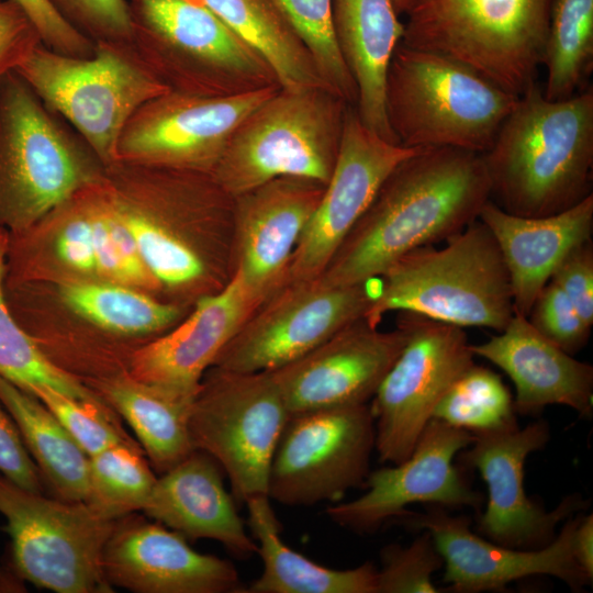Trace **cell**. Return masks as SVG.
Instances as JSON below:
<instances>
[{"instance_id": "22", "label": "cell", "mask_w": 593, "mask_h": 593, "mask_svg": "<svg viewBox=\"0 0 593 593\" xmlns=\"http://www.w3.org/2000/svg\"><path fill=\"white\" fill-rule=\"evenodd\" d=\"M325 186L286 176L234 197V273L260 305L284 284Z\"/></svg>"}, {"instance_id": "18", "label": "cell", "mask_w": 593, "mask_h": 593, "mask_svg": "<svg viewBox=\"0 0 593 593\" xmlns=\"http://www.w3.org/2000/svg\"><path fill=\"white\" fill-rule=\"evenodd\" d=\"M395 519L406 528L430 535L444 560V582L450 592L502 591L507 584L533 575L555 577L575 591L592 583L573 557V515L566 519L555 539L539 549H515L493 542L471 532L468 516L454 515L441 506L428 505L425 512L406 510Z\"/></svg>"}, {"instance_id": "3", "label": "cell", "mask_w": 593, "mask_h": 593, "mask_svg": "<svg viewBox=\"0 0 593 593\" xmlns=\"http://www.w3.org/2000/svg\"><path fill=\"white\" fill-rule=\"evenodd\" d=\"M107 174L83 137L15 70L0 78V228L34 227Z\"/></svg>"}, {"instance_id": "1", "label": "cell", "mask_w": 593, "mask_h": 593, "mask_svg": "<svg viewBox=\"0 0 593 593\" xmlns=\"http://www.w3.org/2000/svg\"><path fill=\"white\" fill-rule=\"evenodd\" d=\"M489 200L482 154L421 148L385 178L320 276L335 286L377 280L406 253L460 233Z\"/></svg>"}, {"instance_id": "45", "label": "cell", "mask_w": 593, "mask_h": 593, "mask_svg": "<svg viewBox=\"0 0 593 593\" xmlns=\"http://www.w3.org/2000/svg\"><path fill=\"white\" fill-rule=\"evenodd\" d=\"M0 474L26 490L45 493L38 468L26 449L16 424L0 402Z\"/></svg>"}, {"instance_id": "31", "label": "cell", "mask_w": 593, "mask_h": 593, "mask_svg": "<svg viewBox=\"0 0 593 593\" xmlns=\"http://www.w3.org/2000/svg\"><path fill=\"white\" fill-rule=\"evenodd\" d=\"M0 402L16 424L46 489L64 501H86L89 456L32 393L0 377Z\"/></svg>"}, {"instance_id": "7", "label": "cell", "mask_w": 593, "mask_h": 593, "mask_svg": "<svg viewBox=\"0 0 593 593\" xmlns=\"http://www.w3.org/2000/svg\"><path fill=\"white\" fill-rule=\"evenodd\" d=\"M132 48L171 91L235 96L279 86L268 63L205 5L133 0Z\"/></svg>"}, {"instance_id": "40", "label": "cell", "mask_w": 593, "mask_h": 593, "mask_svg": "<svg viewBox=\"0 0 593 593\" xmlns=\"http://www.w3.org/2000/svg\"><path fill=\"white\" fill-rule=\"evenodd\" d=\"M377 593H438L433 575L444 566L430 535L422 530L409 546L391 544L380 552Z\"/></svg>"}, {"instance_id": "35", "label": "cell", "mask_w": 593, "mask_h": 593, "mask_svg": "<svg viewBox=\"0 0 593 593\" xmlns=\"http://www.w3.org/2000/svg\"><path fill=\"white\" fill-rule=\"evenodd\" d=\"M8 233L0 228V377L26 392L48 387L76 399L102 400L79 379L54 363L12 314L4 289Z\"/></svg>"}, {"instance_id": "38", "label": "cell", "mask_w": 593, "mask_h": 593, "mask_svg": "<svg viewBox=\"0 0 593 593\" xmlns=\"http://www.w3.org/2000/svg\"><path fill=\"white\" fill-rule=\"evenodd\" d=\"M312 55L327 88L356 105L357 87L339 52L332 0H269Z\"/></svg>"}, {"instance_id": "28", "label": "cell", "mask_w": 593, "mask_h": 593, "mask_svg": "<svg viewBox=\"0 0 593 593\" xmlns=\"http://www.w3.org/2000/svg\"><path fill=\"white\" fill-rule=\"evenodd\" d=\"M336 42L357 87L356 111L362 124L400 144L385 110V79L404 24L391 0H332Z\"/></svg>"}, {"instance_id": "6", "label": "cell", "mask_w": 593, "mask_h": 593, "mask_svg": "<svg viewBox=\"0 0 593 593\" xmlns=\"http://www.w3.org/2000/svg\"><path fill=\"white\" fill-rule=\"evenodd\" d=\"M555 0H407L401 43L456 59L521 96L542 65Z\"/></svg>"}, {"instance_id": "27", "label": "cell", "mask_w": 593, "mask_h": 593, "mask_svg": "<svg viewBox=\"0 0 593 593\" xmlns=\"http://www.w3.org/2000/svg\"><path fill=\"white\" fill-rule=\"evenodd\" d=\"M479 220L492 232L508 271L514 311L528 316L553 271L577 245L592 238L593 194L548 216L523 217L489 200Z\"/></svg>"}, {"instance_id": "37", "label": "cell", "mask_w": 593, "mask_h": 593, "mask_svg": "<svg viewBox=\"0 0 593 593\" xmlns=\"http://www.w3.org/2000/svg\"><path fill=\"white\" fill-rule=\"evenodd\" d=\"M433 418L481 434L517 426L514 398L502 378L473 363L448 389Z\"/></svg>"}, {"instance_id": "48", "label": "cell", "mask_w": 593, "mask_h": 593, "mask_svg": "<svg viewBox=\"0 0 593 593\" xmlns=\"http://www.w3.org/2000/svg\"><path fill=\"white\" fill-rule=\"evenodd\" d=\"M391 1H392L393 5H394V9H395L396 13L399 15L404 14L407 0H391Z\"/></svg>"}, {"instance_id": "42", "label": "cell", "mask_w": 593, "mask_h": 593, "mask_svg": "<svg viewBox=\"0 0 593 593\" xmlns=\"http://www.w3.org/2000/svg\"><path fill=\"white\" fill-rule=\"evenodd\" d=\"M80 33L93 42L132 45L133 20L127 0H49Z\"/></svg>"}, {"instance_id": "10", "label": "cell", "mask_w": 593, "mask_h": 593, "mask_svg": "<svg viewBox=\"0 0 593 593\" xmlns=\"http://www.w3.org/2000/svg\"><path fill=\"white\" fill-rule=\"evenodd\" d=\"M0 514L12 569L22 581L56 593L114 592L102 557L118 519L100 515L85 501L26 490L2 474Z\"/></svg>"}, {"instance_id": "49", "label": "cell", "mask_w": 593, "mask_h": 593, "mask_svg": "<svg viewBox=\"0 0 593 593\" xmlns=\"http://www.w3.org/2000/svg\"><path fill=\"white\" fill-rule=\"evenodd\" d=\"M187 1H190V2H193V3H197V4L204 5L203 0H187Z\"/></svg>"}, {"instance_id": "43", "label": "cell", "mask_w": 593, "mask_h": 593, "mask_svg": "<svg viewBox=\"0 0 593 593\" xmlns=\"http://www.w3.org/2000/svg\"><path fill=\"white\" fill-rule=\"evenodd\" d=\"M40 34L42 44L68 56L90 57L94 42L75 29L49 0H13Z\"/></svg>"}, {"instance_id": "25", "label": "cell", "mask_w": 593, "mask_h": 593, "mask_svg": "<svg viewBox=\"0 0 593 593\" xmlns=\"http://www.w3.org/2000/svg\"><path fill=\"white\" fill-rule=\"evenodd\" d=\"M470 349L511 378L516 413L536 416L548 405H564L592 416L593 367L544 337L526 316L515 313L500 334Z\"/></svg>"}, {"instance_id": "8", "label": "cell", "mask_w": 593, "mask_h": 593, "mask_svg": "<svg viewBox=\"0 0 593 593\" xmlns=\"http://www.w3.org/2000/svg\"><path fill=\"white\" fill-rule=\"evenodd\" d=\"M349 105L323 87L280 88L236 127L213 178L232 197L286 176L326 184Z\"/></svg>"}, {"instance_id": "11", "label": "cell", "mask_w": 593, "mask_h": 593, "mask_svg": "<svg viewBox=\"0 0 593 593\" xmlns=\"http://www.w3.org/2000/svg\"><path fill=\"white\" fill-rule=\"evenodd\" d=\"M289 413L269 371L211 366L194 395L189 432L194 449L210 455L240 503L268 496L272 457Z\"/></svg>"}, {"instance_id": "39", "label": "cell", "mask_w": 593, "mask_h": 593, "mask_svg": "<svg viewBox=\"0 0 593 593\" xmlns=\"http://www.w3.org/2000/svg\"><path fill=\"white\" fill-rule=\"evenodd\" d=\"M29 393L45 404L89 457L134 440L123 428L120 416L103 400L76 399L48 387Z\"/></svg>"}, {"instance_id": "23", "label": "cell", "mask_w": 593, "mask_h": 593, "mask_svg": "<svg viewBox=\"0 0 593 593\" xmlns=\"http://www.w3.org/2000/svg\"><path fill=\"white\" fill-rule=\"evenodd\" d=\"M259 305L234 273L223 289L199 299L170 331L135 349L126 373L145 383L195 394L220 351Z\"/></svg>"}, {"instance_id": "34", "label": "cell", "mask_w": 593, "mask_h": 593, "mask_svg": "<svg viewBox=\"0 0 593 593\" xmlns=\"http://www.w3.org/2000/svg\"><path fill=\"white\" fill-rule=\"evenodd\" d=\"M542 92L563 100L588 89L593 70V0H555L542 65Z\"/></svg>"}, {"instance_id": "14", "label": "cell", "mask_w": 593, "mask_h": 593, "mask_svg": "<svg viewBox=\"0 0 593 593\" xmlns=\"http://www.w3.org/2000/svg\"><path fill=\"white\" fill-rule=\"evenodd\" d=\"M371 282L335 286L318 276L284 283L244 322L212 366L258 372L295 360L365 317L376 291Z\"/></svg>"}, {"instance_id": "29", "label": "cell", "mask_w": 593, "mask_h": 593, "mask_svg": "<svg viewBox=\"0 0 593 593\" xmlns=\"http://www.w3.org/2000/svg\"><path fill=\"white\" fill-rule=\"evenodd\" d=\"M88 388L128 424L158 475L194 450L189 418L195 394L145 383L127 373L96 381Z\"/></svg>"}, {"instance_id": "46", "label": "cell", "mask_w": 593, "mask_h": 593, "mask_svg": "<svg viewBox=\"0 0 593 593\" xmlns=\"http://www.w3.org/2000/svg\"><path fill=\"white\" fill-rule=\"evenodd\" d=\"M41 43L22 8L13 0L0 1V78L15 70Z\"/></svg>"}, {"instance_id": "32", "label": "cell", "mask_w": 593, "mask_h": 593, "mask_svg": "<svg viewBox=\"0 0 593 593\" xmlns=\"http://www.w3.org/2000/svg\"><path fill=\"white\" fill-rule=\"evenodd\" d=\"M203 2L268 63L281 89H328L312 55L269 0Z\"/></svg>"}, {"instance_id": "44", "label": "cell", "mask_w": 593, "mask_h": 593, "mask_svg": "<svg viewBox=\"0 0 593 593\" xmlns=\"http://www.w3.org/2000/svg\"><path fill=\"white\" fill-rule=\"evenodd\" d=\"M550 280L569 298L588 325H593V242L573 247L560 261Z\"/></svg>"}, {"instance_id": "41", "label": "cell", "mask_w": 593, "mask_h": 593, "mask_svg": "<svg viewBox=\"0 0 593 593\" xmlns=\"http://www.w3.org/2000/svg\"><path fill=\"white\" fill-rule=\"evenodd\" d=\"M527 318L544 337L572 356L586 345L590 337L591 326L551 280L538 294Z\"/></svg>"}, {"instance_id": "30", "label": "cell", "mask_w": 593, "mask_h": 593, "mask_svg": "<svg viewBox=\"0 0 593 593\" xmlns=\"http://www.w3.org/2000/svg\"><path fill=\"white\" fill-rule=\"evenodd\" d=\"M246 506L262 571L244 593H377L373 563L345 570L318 564L282 541L269 497L253 500Z\"/></svg>"}, {"instance_id": "33", "label": "cell", "mask_w": 593, "mask_h": 593, "mask_svg": "<svg viewBox=\"0 0 593 593\" xmlns=\"http://www.w3.org/2000/svg\"><path fill=\"white\" fill-rule=\"evenodd\" d=\"M59 292L75 313L119 336L144 337L167 332L186 316L182 304L159 301L121 282L68 281Z\"/></svg>"}, {"instance_id": "17", "label": "cell", "mask_w": 593, "mask_h": 593, "mask_svg": "<svg viewBox=\"0 0 593 593\" xmlns=\"http://www.w3.org/2000/svg\"><path fill=\"white\" fill-rule=\"evenodd\" d=\"M460 452V462L475 469L488 488L485 511L477 519L478 533L515 549H539L557 536V527L585 506L580 494L564 497L552 511L529 499L524 488L527 457L550 438L549 425L539 419L515 427L473 435Z\"/></svg>"}, {"instance_id": "16", "label": "cell", "mask_w": 593, "mask_h": 593, "mask_svg": "<svg viewBox=\"0 0 593 593\" xmlns=\"http://www.w3.org/2000/svg\"><path fill=\"white\" fill-rule=\"evenodd\" d=\"M473 438L466 429L432 418L405 460L370 471L363 484L367 491L351 501L328 505V518L357 534H371L411 504L479 511L482 495L454 463Z\"/></svg>"}, {"instance_id": "5", "label": "cell", "mask_w": 593, "mask_h": 593, "mask_svg": "<svg viewBox=\"0 0 593 593\" xmlns=\"http://www.w3.org/2000/svg\"><path fill=\"white\" fill-rule=\"evenodd\" d=\"M517 98L456 59L401 42L387 71L388 121L406 147L484 154Z\"/></svg>"}, {"instance_id": "13", "label": "cell", "mask_w": 593, "mask_h": 593, "mask_svg": "<svg viewBox=\"0 0 593 593\" xmlns=\"http://www.w3.org/2000/svg\"><path fill=\"white\" fill-rule=\"evenodd\" d=\"M398 321L406 343L369 403L374 450L390 465L411 455L441 398L474 363L463 327L412 312H400Z\"/></svg>"}, {"instance_id": "9", "label": "cell", "mask_w": 593, "mask_h": 593, "mask_svg": "<svg viewBox=\"0 0 593 593\" xmlns=\"http://www.w3.org/2000/svg\"><path fill=\"white\" fill-rule=\"evenodd\" d=\"M90 57L57 53L42 43L15 68L38 98L69 123L109 168L134 113L170 91L132 45L94 42Z\"/></svg>"}, {"instance_id": "15", "label": "cell", "mask_w": 593, "mask_h": 593, "mask_svg": "<svg viewBox=\"0 0 593 593\" xmlns=\"http://www.w3.org/2000/svg\"><path fill=\"white\" fill-rule=\"evenodd\" d=\"M280 87L210 97L177 91L143 104L116 148L118 163L211 174L240 122Z\"/></svg>"}, {"instance_id": "2", "label": "cell", "mask_w": 593, "mask_h": 593, "mask_svg": "<svg viewBox=\"0 0 593 593\" xmlns=\"http://www.w3.org/2000/svg\"><path fill=\"white\" fill-rule=\"evenodd\" d=\"M482 156L491 199L507 213L541 217L580 203L593 194L592 86L553 101L535 81Z\"/></svg>"}, {"instance_id": "20", "label": "cell", "mask_w": 593, "mask_h": 593, "mask_svg": "<svg viewBox=\"0 0 593 593\" xmlns=\"http://www.w3.org/2000/svg\"><path fill=\"white\" fill-rule=\"evenodd\" d=\"M407 338L398 321L380 331L365 317L353 321L328 339L270 370L289 416L304 412L369 403Z\"/></svg>"}, {"instance_id": "36", "label": "cell", "mask_w": 593, "mask_h": 593, "mask_svg": "<svg viewBox=\"0 0 593 593\" xmlns=\"http://www.w3.org/2000/svg\"><path fill=\"white\" fill-rule=\"evenodd\" d=\"M157 475L135 440L89 457L86 503L100 515L119 519L142 512Z\"/></svg>"}, {"instance_id": "21", "label": "cell", "mask_w": 593, "mask_h": 593, "mask_svg": "<svg viewBox=\"0 0 593 593\" xmlns=\"http://www.w3.org/2000/svg\"><path fill=\"white\" fill-rule=\"evenodd\" d=\"M108 583L134 593H244L235 566L194 550L163 524L136 513L118 519L104 547Z\"/></svg>"}, {"instance_id": "26", "label": "cell", "mask_w": 593, "mask_h": 593, "mask_svg": "<svg viewBox=\"0 0 593 593\" xmlns=\"http://www.w3.org/2000/svg\"><path fill=\"white\" fill-rule=\"evenodd\" d=\"M223 474L215 459L194 449L157 475L142 513L187 540L219 541L239 559L257 555L258 545L248 534L235 499L226 491Z\"/></svg>"}, {"instance_id": "4", "label": "cell", "mask_w": 593, "mask_h": 593, "mask_svg": "<svg viewBox=\"0 0 593 593\" xmlns=\"http://www.w3.org/2000/svg\"><path fill=\"white\" fill-rule=\"evenodd\" d=\"M413 249L378 279L365 318L412 312L461 327L503 331L515 314L507 268L489 227L479 219L446 240Z\"/></svg>"}, {"instance_id": "47", "label": "cell", "mask_w": 593, "mask_h": 593, "mask_svg": "<svg viewBox=\"0 0 593 593\" xmlns=\"http://www.w3.org/2000/svg\"><path fill=\"white\" fill-rule=\"evenodd\" d=\"M573 557L584 572L592 581L593 578V516L578 515L572 534Z\"/></svg>"}, {"instance_id": "24", "label": "cell", "mask_w": 593, "mask_h": 593, "mask_svg": "<svg viewBox=\"0 0 593 593\" xmlns=\"http://www.w3.org/2000/svg\"><path fill=\"white\" fill-rule=\"evenodd\" d=\"M107 184L145 269L159 288L194 304L227 284L231 273L163 222L148 167L118 163L108 168Z\"/></svg>"}, {"instance_id": "19", "label": "cell", "mask_w": 593, "mask_h": 593, "mask_svg": "<svg viewBox=\"0 0 593 593\" xmlns=\"http://www.w3.org/2000/svg\"><path fill=\"white\" fill-rule=\"evenodd\" d=\"M421 148L385 141L349 105L332 177L296 245L284 283L322 275L385 178Z\"/></svg>"}, {"instance_id": "12", "label": "cell", "mask_w": 593, "mask_h": 593, "mask_svg": "<svg viewBox=\"0 0 593 593\" xmlns=\"http://www.w3.org/2000/svg\"><path fill=\"white\" fill-rule=\"evenodd\" d=\"M376 449L370 404L290 415L268 477V496L289 506L335 504L363 486Z\"/></svg>"}]
</instances>
